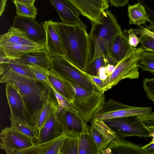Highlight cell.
Returning <instances> with one entry per match:
<instances>
[{
	"mask_svg": "<svg viewBox=\"0 0 154 154\" xmlns=\"http://www.w3.org/2000/svg\"><path fill=\"white\" fill-rule=\"evenodd\" d=\"M143 51L140 47L134 48L122 60L117 63L112 74L103 80L100 92L104 93L123 79L138 78L139 72L138 62Z\"/></svg>",
	"mask_w": 154,
	"mask_h": 154,
	"instance_id": "5b68a950",
	"label": "cell"
},
{
	"mask_svg": "<svg viewBox=\"0 0 154 154\" xmlns=\"http://www.w3.org/2000/svg\"><path fill=\"white\" fill-rule=\"evenodd\" d=\"M142 147L121 138L119 141L111 143L101 154H145Z\"/></svg>",
	"mask_w": 154,
	"mask_h": 154,
	"instance_id": "7402d4cb",
	"label": "cell"
},
{
	"mask_svg": "<svg viewBox=\"0 0 154 154\" xmlns=\"http://www.w3.org/2000/svg\"><path fill=\"white\" fill-rule=\"evenodd\" d=\"M116 65L107 64L105 67V73L107 75V76L112 74L114 70Z\"/></svg>",
	"mask_w": 154,
	"mask_h": 154,
	"instance_id": "f6af8a7d",
	"label": "cell"
},
{
	"mask_svg": "<svg viewBox=\"0 0 154 154\" xmlns=\"http://www.w3.org/2000/svg\"><path fill=\"white\" fill-rule=\"evenodd\" d=\"M16 8L17 15L35 18L37 14V9L34 4L26 5L17 2H14Z\"/></svg>",
	"mask_w": 154,
	"mask_h": 154,
	"instance_id": "1f68e13d",
	"label": "cell"
},
{
	"mask_svg": "<svg viewBox=\"0 0 154 154\" xmlns=\"http://www.w3.org/2000/svg\"><path fill=\"white\" fill-rule=\"evenodd\" d=\"M69 83L74 91L72 103L73 108L86 122H88L103 106L105 101L104 93L96 90H87Z\"/></svg>",
	"mask_w": 154,
	"mask_h": 154,
	"instance_id": "277c9868",
	"label": "cell"
},
{
	"mask_svg": "<svg viewBox=\"0 0 154 154\" xmlns=\"http://www.w3.org/2000/svg\"><path fill=\"white\" fill-rule=\"evenodd\" d=\"M78 154H99L91 137L87 123H83L81 132L78 137Z\"/></svg>",
	"mask_w": 154,
	"mask_h": 154,
	"instance_id": "cb8c5ba5",
	"label": "cell"
},
{
	"mask_svg": "<svg viewBox=\"0 0 154 154\" xmlns=\"http://www.w3.org/2000/svg\"><path fill=\"white\" fill-rule=\"evenodd\" d=\"M48 76L51 84L50 87L72 103L73 100L74 93L73 88L69 83L62 78L51 69L48 70Z\"/></svg>",
	"mask_w": 154,
	"mask_h": 154,
	"instance_id": "603a6c76",
	"label": "cell"
},
{
	"mask_svg": "<svg viewBox=\"0 0 154 154\" xmlns=\"http://www.w3.org/2000/svg\"><path fill=\"white\" fill-rule=\"evenodd\" d=\"M58 14L61 22L75 24L82 21L80 12L67 0H49Z\"/></svg>",
	"mask_w": 154,
	"mask_h": 154,
	"instance_id": "d6986e66",
	"label": "cell"
},
{
	"mask_svg": "<svg viewBox=\"0 0 154 154\" xmlns=\"http://www.w3.org/2000/svg\"><path fill=\"white\" fill-rule=\"evenodd\" d=\"M107 65V58L105 57H99L91 60L87 65L85 72L90 75L98 77L100 69L105 67Z\"/></svg>",
	"mask_w": 154,
	"mask_h": 154,
	"instance_id": "4dcf8cb0",
	"label": "cell"
},
{
	"mask_svg": "<svg viewBox=\"0 0 154 154\" xmlns=\"http://www.w3.org/2000/svg\"><path fill=\"white\" fill-rule=\"evenodd\" d=\"M13 59L23 65H36L49 70L51 68L50 58L46 49L29 52Z\"/></svg>",
	"mask_w": 154,
	"mask_h": 154,
	"instance_id": "44dd1931",
	"label": "cell"
},
{
	"mask_svg": "<svg viewBox=\"0 0 154 154\" xmlns=\"http://www.w3.org/2000/svg\"><path fill=\"white\" fill-rule=\"evenodd\" d=\"M145 8L147 13L149 16V19L150 21V23L154 25V11L150 9L147 6Z\"/></svg>",
	"mask_w": 154,
	"mask_h": 154,
	"instance_id": "ee69618b",
	"label": "cell"
},
{
	"mask_svg": "<svg viewBox=\"0 0 154 154\" xmlns=\"http://www.w3.org/2000/svg\"><path fill=\"white\" fill-rule=\"evenodd\" d=\"M137 116H130L103 120L120 139L133 136L141 138L152 137L146 127Z\"/></svg>",
	"mask_w": 154,
	"mask_h": 154,
	"instance_id": "52a82bcc",
	"label": "cell"
},
{
	"mask_svg": "<svg viewBox=\"0 0 154 154\" xmlns=\"http://www.w3.org/2000/svg\"><path fill=\"white\" fill-rule=\"evenodd\" d=\"M138 2L144 6L145 8L147 5L145 4L144 0H137Z\"/></svg>",
	"mask_w": 154,
	"mask_h": 154,
	"instance_id": "f907efd6",
	"label": "cell"
},
{
	"mask_svg": "<svg viewBox=\"0 0 154 154\" xmlns=\"http://www.w3.org/2000/svg\"><path fill=\"white\" fill-rule=\"evenodd\" d=\"M7 0H0V16L4 11Z\"/></svg>",
	"mask_w": 154,
	"mask_h": 154,
	"instance_id": "bcb514c9",
	"label": "cell"
},
{
	"mask_svg": "<svg viewBox=\"0 0 154 154\" xmlns=\"http://www.w3.org/2000/svg\"><path fill=\"white\" fill-rule=\"evenodd\" d=\"M111 6L120 7L124 6L128 3V0H108Z\"/></svg>",
	"mask_w": 154,
	"mask_h": 154,
	"instance_id": "b9f144b4",
	"label": "cell"
},
{
	"mask_svg": "<svg viewBox=\"0 0 154 154\" xmlns=\"http://www.w3.org/2000/svg\"><path fill=\"white\" fill-rule=\"evenodd\" d=\"M0 147L7 154H15L18 150L34 145V141L11 127H6L0 133Z\"/></svg>",
	"mask_w": 154,
	"mask_h": 154,
	"instance_id": "9c48e42d",
	"label": "cell"
},
{
	"mask_svg": "<svg viewBox=\"0 0 154 154\" xmlns=\"http://www.w3.org/2000/svg\"><path fill=\"white\" fill-rule=\"evenodd\" d=\"M51 88L53 91L59 106H61L63 109H66L73 108V106L70 102L64 97L57 92L53 88Z\"/></svg>",
	"mask_w": 154,
	"mask_h": 154,
	"instance_id": "74e56055",
	"label": "cell"
},
{
	"mask_svg": "<svg viewBox=\"0 0 154 154\" xmlns=\"http://www.w3.org/2000/svg\"><path fill=\"white\" fill-rule=\"evenodd\" d=\"M6 84V95L10 110V116L28 122L26 109L20 94L12 85L9 83Z\"/></svg>",
	"mask_w": 154,
	"mask_h": 154,
	"instance_id": "9a60e30c",
	"label": "cell"
},
{
	"mask_svg": "<svg viewBox=\"0 0 154 154\" xmlns=\"http://www.w3.org/2000/svg\"><path fill=\"white\" fill-rule=\"evenodd\" d=\"M13 26L25 32L34 42L38 44L45 43V30L42 24L37 22L34 18L17 15L14 18Z\"/></svg>",
	"mask_w": 154,
	"mask_h": 154,
	"instance_id": "8fae6325",
	"label": "cell"
},
{
	"mask_svg": "<svg viewBox=\"0 0 154 154\" xmlns=\"http://www.w3.org/2000/svg\"><path fill=\"white\" fill-rule=\"evenodd\" d=\"M86 74L90 78L96 90L100 92L102 88L103 80L101 79L98 76H92L87 73Z\"/></svg>",
	"mask_w": 154,
	"mask_h": 154,
	"instance_id": "ab89813d",
	"label": "cell"
},
{
	"mask_svg": "<svg viewBox=\"0 0 154 154\" xmlns=\"http://www.w3.org/2000/svg\"><path fill=\"white\" fill-rule=\"evenodd\" d=\"M124 32L128 33H132L136 35L146 34L154 38V25L150 23L146 27L139 26L137 29L131 28L128 30H125Z\"/></svg>",
	"mask_w": 154,
	"mask_h": 154,
	"instance_id": "e575fe53",
	"label": "cell"
},
{
	"mask_svg": "<svg viewBox=\"0 0 154 154\" xmlns=\"http://www.w3.org/2000/svg\"><path fill=\"white\" fill-rule=\"evenodd\" d=\"M134 48L130 45L127 36L122 31L117 34L113 39L110 50V57L117 64Z\"/></svg>",
	"mask_w": 154,
	"mask_h": 154,
	"instance_id": "ffe728a7",
	"label": "cell"
},
{
	"mask_svg": "<svg viewBox=\"0 0 154 154\" xmlns=\"http://www.w3.org/2000/svg\"><path fill=\"white\" fill-rule=\"evenodd\" d=\"M33 73L35 78L44 84L50 86L51 84L48 76L49 70L34 65H26Z\"/></svg>",
	"mask_w": 154,
	"mask_h": 154,
	"instance_id": "d6a6232c",
	"label": "cell"
},
{
	"mask_svg": "<svg viewBox=\"0 0 154 154\" xmlns=\"http://www.w3.org/2000/svg\"><path fill=\"white\" fill-rule=\"evenodd\" d=\"M11 127L32 139L34 142L38 138V130L37 128L27 122L10 116Z\"/></svg>",
	"mask_w": 154,
	"mask_h": 154,
	"instance_id": "f1b7e54d",
	"label": "cell"
},
{
	"mask_svg": "<svg viewBox=\"0 0 154 154\" xmlns=\"http://www.w3.org/2000/svg\"><path fill=\"white\" fill-rule=\"evenodd\" d=\"M140 39V48L143 51L154 52V38L150 36L144 34L139 37Z\"/></svg>",
	"mask_w": 154,
	"mask_h": 154,
	"instance_id": "d590c367",
	"label": "cell"
},
{
	"mask_svg": "<svg viewBox=\"0 0 154 154\" xmlns=\"http://www.w3.org/2000/svg\"><path fill=\"white\" fill-rule=\"evenodd\" d=\"M0 75L5 72L11 71L36 78L32 72L26 65L21 64L12 59L5 58L2 56H0Z\"/></svg>",
	"mask_w": 154,
	"mask_h": 154,
	"instance_id": "d4e9b609",
	"label": "cell"
},
{
	"mask_svg": "<svg viewBox=\"0 0 154 154\" xmlns=\"http://www.w3.org/2000/svg\"><path fill=\"white\" fill-rule=\"evenodd\" d=\"M59 119L62 133L67 137L78 138L85 121L77 112L74 108L63 109L59 113Z\"/></svg>",
	"mask_w": 154,
	"mask_h": 154,
	"instance_id": "4fadbf2b",
	"label": "cell"
},
{
	"mask_svg": "<svg viewBox=\"0 0 154 154\" xmlns=\"http://www.w3.org/2000/svg\"><path fill=\"white\" fill-rule=\"evenodd\" d=\"M44 44L34 42L25 32L13 26L10 27L6 33L0 36V47L18 45L39 46Z\"/></svg>",
	"mask_w": 154,
	"mask_h": 154,
	"instance_id": "ac0fdd59",
	"label": "cell"
},
{
	"mask_svg": "<svg viewBox=\"0 0 154 154\" xmlns=\"http://www.w3.org/2000/svg\"><path fill=\"white\" fill-rule=\"evenodd\" d=\"M45 30L47 50L50 58L58 56L64 57L62 42L54 21L50 20L41 22Z\"/></svg>",
	"mask_w": 154,
	"mask_h": 154,
	"instance_id": "5bb4252c",
	"label": "cell"
},
{
	"mask_svg": "<svg viewBox=\"0 0 154 154\" xmlns=\"http://www.w3.org/2000/svg\"><path fill=\"white\" fill-rule=\"evenodd\" d=\"M151 107L131 106L109 99L105 101L103 106L91 120L106 119L130 116H139L151 112Z\"/></svg>",
	"mask_w": 154,
	"mask_h": 154,
	"instance_id": "ba28073f",
	"label": "cell"
},
{
	"mask_svg": "<svg viewBox=\"0 0 154 154\" xmlns=\"http://www.w3.org/2000/svg\"><path fill=\"white\" fill-rule=\"evenodd\" d=\"M60 154H78V138L67 137Z\"/></svg>",
	"mask_w": 154,
	"mask_h": 154,
	"instance_id": "836d02e7",
	"label": "cell"
},
{
	"mask_svg": "<svg viewBox=\"0 0 154 154\" xmlns=\"http://www.w3.org/2000/svg\"><path fill=\"white\" fill-rule=\"evenodd\" d=\"M142 149L145 154H154V138L149 143L142 146Z\"/></svg>",
	"mask_w": 154,
	"mask_h": 154,
	"instance_id": "60d3db41",
	"label": "cell"
},
{
	"mask_svg": "<svg viewBox=\"0 0 154 154\" xmlns=\"http://www.w3.org/2000/svg\"><path fill=\"white\" fill-rule=\"evenodd\" d=\"M137 118L140 121L154 119V112L137 116Z\"/></svg>",
	"mask_w": 154,
	"mask_h": 154,
	"instance_id": "7bdbcfd3",
	"label": "cell"
},
{
	"mask_svg": "<svg viewBox=\"0 0 154 154\" xmlns=\"http://www.w3.org/2000/svg\"><path fill=\"white\" fill-rule=\"evenodd\" d=\"M146 127L148 131L151 134L152 137L154 138V125Z\"/></svg>",
	"mask_w": 154,
	"mask_h": 154,
	"instance_id": "681fc988",
	"label": "cell"
},
{
	"mask_svg": "<svg viewBox=\"0 0 154 154\" xmlns=\"http://www.w3.org/2000/svg\"><path fill=\"white\" fill-rule=\"evenodd\" d=\"M36 0H15L14 2H17L26 5L34 4Z\"/></svg>",
	"mask_w": 154,
	"mask_h": 154,
	"instance_id": "7dc6e473",
	"label": "cell"
},
{
	"mask_svg": "<svg viewBox=\"0 0 154 154\" xmlns=\"http://www.w3.org/2000/svg\"><path fill=\"white\" fill-rule=\"evenodd\" d=\"M139 67L154 75V52L143 51L138 62Z\"/></svg>",
	"mask_w": 154,
	"mask_h": 154,
	"instance_id": "f546056e",
	"label": "cell"
},
{
	"mask_svg": "<svg viewBox=\"0 0 154 154\" xmlns=\"http://www.w3.org/2000/svg\"><path fill=\"white\" fill-rule=\"evenodd\" d=\"M63 109L62 108L58 107L57 112L38 130V139L34 141L35 144H40L52 140L62 133L59 116L60 112Z\"/></svg>",
	"mask_w": 154,
	"mask_h": 154,
	"instance_id": "e0dca14e",
	"label": "cell"
},
{
	"mask_svg": "<svg viewBox=\"0 0 154 154\" xmlns=\"http://www.w3.org/2000/svg\"><path fill=\"white\" fill-rule=\"evenodd\" d=\"M121 32V28L115 16L109 10H105L100 17L92 24L89 35L91 44L93 45L91 60L101 57H110V50L113 39Z\"/></svg>",
	"mask_w": 154,
	"mask_h": 154,
	"instance_id": "3957f363",
	"label": "cell"
},
{
	"mask_svg": "<svg viewBox=\"0 0 154 154\" xmlns=\"http://www.w3.org/2000/svg\"><path fill=\"white\" fill-rule=\"evenodd\" d=\"M141 121L146 127L154 125V119L145 120Z\"/></svg>",
	"mask_w": 154,
	"mask_h": 154,
	"instance_id": "c3c4849f",
	"label": "cell"
},
{
	"mask_svg": "<svg viewBox=\"0 0 154 154\" xmlns=\"http://www.w3.org/2000/svg\"><path fill=\"white\" fill-rule=\"evenodd\" d=\"M143 87L147 97L152 101L154 104V77L145 79L143 82Z\"/></svg>",
	"mask_w": 154,
	"mask_h": 154,
	"instance_id": "8d00e7d4",
	"label": "cell"
},
{
	"mask_svg": "<svg viewBox=\"0 0 154 154\" xmlns=\"http://www.w3.org/2000/svg\"><path fill=\"white\" fill-rule=\"evenodd\" d=\"M51 88L47 102L40 114L35 127L38 130L41 128L58 110L59 105Z\"/></svg>",
	"mask_w": 154,
	"mask_h": 154,
	"instance_id": "4316f807",
	"label": "cell"
},
{
	"mask_svg": "<svg viewBox=\"0 0 154 154\" xmlns=\"http://www.w3.org/2000/svg\"><path fill=\"white\" fill-rule=\"evenodd\" d=\"M0 82L9 83L20 94L27 113V121L35 127L48 100L51 88L36 78L9 71L0 76Z\"/></svg>",
	"mask_w": 154,
	"mask_h": 154,
	"instance_id": "6da1fadb",
	"label": "cell"
},
{
	"mask_svg": "<svg viewBox=\"0 0 154 154\" xmlns=\"http://www.w3.org/2000/svg\"><path fill=\"white\" fill-rule=\"evenodd\" d=\"M88 126L90 134L101 154L112 142L119 141L120 138L102 120H91Z\"/></svg>",
	"mask_w": 154,
	"mask_h": 154,
	"instance_id": "30bf717a",
	"label": "cell"
},
{
	"mask_svg": "<svg viewBox=\"0 0 154 154\" xmlns=\"http://www.w3.org/2000/svg\"><path fill=\"white\" fill-rule=\"evenodd\" d=\"M50 58L51 69L63 79L87 90H96L86 73L72 64L64 57L58 56Z\"/></svg>",
	"mask_w": 154,
	"mask_h": 154,
	"instance_id": "8992f818",
	"label": "cell"
},
{
	"mask_svg": "<svg viewBox=\"0 0 154 154\" xmlns=\"http://www.w3.org/2000/svg\"><path fill=\"white\" fill-rule=\"evenodd\" d=\"M67 137L65 133H62L55 139L17 150L15 154H60L62 147Z\"/></svg>",
	"mask_w": 154,
	"mask_h": 154,
	"instance_id": "2e32d148",
	"label": "cell"
},
{
	"mask_svg": "<svg viewBox=\"0 0 154 154\" xmlns=\"http://www.w3.org/2000/svg\"><path fill=\"white\" fill-rule=\"evenodd\" d=\"M124 33L126 35L128 38V43L132 47L136 48L137 45L140 43V40L137 35L132 33Z\"/></svg>",
	"mask_w": 154,
	"mask_h": 154,
	"instance_id": "f35d334b",
	"label": "cell"
},
{
	"mask_svg": "<svg viewBox=\"0 0 154 154\" xmlns=\"http://www.w3.org/2000/svg\"><path fill=\"white\" fill-rule=\"evenodd\" d=\"M45 49V43L39 46L18 45L0 47V54L5 58L13 59L28 53Z\"/></svg>",
	"mask_w": 154,
	"mask_h": 154,
	"instance_id": "484cf974",
	"label": "cell"
},
{
	"mask_svg": "<svg viewBox=\"0 0 154 154\" xmlns=\"http://www.w3.org/2000/svg\"><path fill=\"white\" fill-rule=\"evenodd\" d=\"M12 1H13V2H14L15 0H11Z\"/></svg>",
	"mask_w": 154,
	"mask_h": 154,
	"instance_id": "816d5d0a",
	"label": "cell"
},
{
	"mask_svg": "<svg viewBox=\"0 0 154 154\" xmlns=\"http://www.w3.org/2000/svg\"><path fill=\"white\" fill-rule=\"evenodd\" d=\"M87 18L91 24L97 21L109 7L108 0H67Z\"/></svg>",
	"mask_w": 154,
	"mask_h": 154,
	"instance_id": "7c38bea8",
	"label": "cell"
},
{
	"mask_svg": "<svg viewBox=\"0 0 154 154\" xmlns=\"http://www.w3.org/2000/svg\"><path fill=\"white\" fill-rule=\"evenodd\" d=\"M128 11L129 24L140 26L150 22L149 16L147 13L145 8L138 2L133 5H129Z\"/></svg>",
	"mask_w": 154,
	"mask_h": 154,
	"instance_id": "83f0119b",
	"label": "cell"
},
{
	"mask_svg": "<svg viewBox=\"0 0 154 154\" xmlns=\"http://www.w3.org/2000/svg\"><path fill=\"white\" fill-rule=\"evenodd\" d=\"M54 22L61 39L64 57L85 72L91 59V44L87 26L82 21L75 24Z\"/></svg>",
	"mask_w": 154,
	"mask_h": 154,
	"instance_id": "7a4b0ae2",
	"label": "cell"
}]
</instances>
